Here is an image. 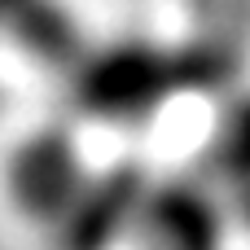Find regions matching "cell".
Instances as JSON below:
<instances>
[{"instance_id": "6da1fadb", "label": "cell", "mask_w": 250, "mask_h": 250, "mask_svg": "<svg viewBox=\"0 0 250 250\" xmlns=\"http://www.w3.org/2000/svg\"><path fill=\"white\" fill-rule=\"evenodd\" d=\"M180 83H185L180 62H171L149 44H114L105 53H92L75 75L79 105L110 123L149 119L163 105V97Z\"/></svg>"}, {"instance_id": "7a4b0ae2", "label": "cell", "mask_w": 250, "mask_h": 250, "mask_svg": "<svg viewBox=\"0 0 250 250\" xmlns=\"http://www.w3.org/2000/svg\"><path fill=\"white\" fill-rule=\"evenodd\" d=\"M145 193H149V180L136 167L88 176V185L75 193V202L57 220L62 250H114L119 237L136 233Z\"/></svg>"}, {"instance_id": "3957f363", "label": "cell", "mask_w": 250, "mask_h": 250, "mask_svg": "<svg viewBox=\"0 0 250 250\" xmlns=\"http://www.w3.org/2000/svg\"><path fill=\"white\" fill-rule=\"evenodd\" d=\"M136 233L149 250H220V207L207 185L198 180H171V185H149Z\"/></svg>"}, {"instance_id": "277c9868", "label": "cell", "mask_w": 250, "mask_h": 250, "mask_svg": "<svg viewBox=\"0 0 250 250\" xmlns=\"http://www.w3.org/2000/svg\"><path fill=\"white\" fill-rule=\"evenodd\" d=\"M83 185H88V171H83L75 145L57 132H44V136L26 141L13 158V198L35 220L57 224Z\"/></svg>"}, {"instance_id": "5b68a950", "label": "cell", "mask_w": 250, "mask_h": 250, "mask_svg": "<svg viewBox=\"0 0 250 250\" xmlns=\"http://www.w3.org/2000/svg\"><path fill=\"white\" fill-rule=\"evenodd\" d=\"M207 154H211L215 185L220 180L250 185V97L224 110V119L215 123V136H211Z\"/></svg>"}]
</instances>
